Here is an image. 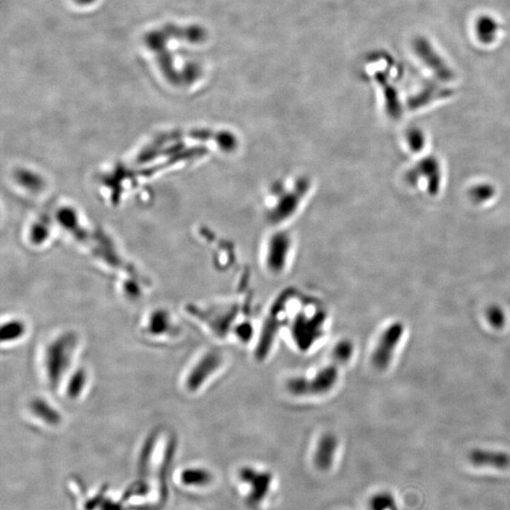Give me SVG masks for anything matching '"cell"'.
I'll return each instance as SVG.
<instances>
[{
    "label": "cell",
    "mask_w": 510,
    "mask_h": 510,
    "mask_svg": "<svg viewBox=\"0 0 510 510\" xmlns=\"http://www.w3.org/2000/svg\"><path fill=\"white\" fill-rule=\"evenodd\" d=\"M501 26L498 20L492 14H480L475 19L474 32L475 38L483 46H491L498 38Z\"/></svg>",
    "instance_id": "7c38bea8"
},
{
    "label": "cell",
    "mask_w": 510,
    "mask_h": 510,
    "mask_svg": "<svg viewBox=\"0 0 510 510\" xmlns=\"http://www.w3.org/2000/svg\"><path fill=\"white\" fill-rule=\"evenodd\" d=\"M139 331L144 337L153 342L173 340L178 331L174 315L163 307L153 308L142 318Z\"/></svg>",
    "instance_id": "3957f363"
},
{
    "label": "cell",
    "mask_w": 510,
    "mask_h": 510,
    "mask_svg": "<svg viewBox=\"0 0 510 510\" xmlns=\"http://www.w3.org/2000/svg\"><path fill=\"white\" fill-rule=\"evenodd\" d=\"M222 364L223 357L221 353L216 350H209L203 353L186 373L183 387L186 392L194 393L203 389L204 385L216 374Z\"/></svg>",
    "instance_id": "277c9868"
},
{
    "label": "cell",
    "mask_w": 510,
    "mask_h": 510,
    "mask_svg": "<svg viewBox=\"0 0 510 510\" xmlns=\"http://www.w3.org/2000/svg\"><path fill=\"white\" fill-rule=\"evenodd\" d=\"M238 479L248 487L246 501L248 507L260 506L272 487L273 474L268 471H261L255 467L244 466L240 468L238 474Z\"/></svg>",
    "instance_id": "8992f818"
},
{
    "label": "cell",
    "mask_w": 510,
    "mask_h": 510,
    "mask_svg": "<svg viewBox=\"0 0 510 510\" xmlns=\"http://www.w3.org/2000/svg\"><path fill=\"white\" fill-rule=\"evenodd\" d=\"M75 1L78 2V3L79 4L86 5L91 3V2L94 1V0H75Z\"/></svg>",
    "instance_id": "ac0fdd59"
},
{
    "label": "cell",
    "mask_w": 510,
    "mask_h": 510,
    "mask_svg": "<svg viewBox=\"0 0 510 510\" xmlns=\"http://www.w3.org/2000/svg\"><path fill=\"white\" fill-rule=\"evenodd\" d=\"M185 480L188 484L194 486H205L212 480V475L206 470L196 468L189 469L185 472Z\"/></svg>",
    "instance_id": "2e32d148"
},
{
    "label": "cell",
    "mask_w": 510,
    "mask_h": 510,
    "mask_svg": "<svg viewBox=\"0 0 510 510\" xmlns=\"http://www.w3.org/2000/svg\"><path fill=\"white\" fill-rule=\"evenodd\" d=\"M487 320L495 329H502L507 322L506 314L500 306L492 305L487 308Z\"/></svg>",
    "instance_id": "e0dca14e"
},
{
    "label": "cell",
    "mask_w": 510,
    "mask_h": 510,
    "mask_svg": "<svg viewBox=\"0 0 510 510\" xmlns=\"http://www.w3.org/2000/svg\"><path fill=\"white\" fill-rule=\"evenodd\" d=\"M338 450V439L332 433H326L316 444L313 461L318 471L328 472L335 463Z\"/></svg>",
    "instance_id": "9c48e42d"
},
{
    "label": "cell",
    "mask_w": 510,
    "mask_h": 510,
    "mask_svg": "<svg viewBox=\"0 0 510 510\" xmlns=\"http://www.w3.org/2000/svg\"><path fill=\"white\" fill-rule=\"evenodd\" d=\"M79 335L63 331L47 338L40 352V370L47 387L60 390L68 373L76 366Z\"/></svg>",
    "instance_id": "6da1fadb"
},
{
    "label": "cell",
    "mask_w": 510,
    "mask_h": 510,
    "mask_svg": "<svg viewBox=\"0 0 510 510\" xmlns=\"http://www.w3.org/2000/svg\"><path fill=\"white\" fill-rule=\"evenodd\" d=\"M470 461L475 466L506 470L510 467V455L505 452L475 449L470 452Z\"/></svg>",
    "instance_id": "4fadbf2b"
},
{
    "label": "cell",
    "mask_w": 510,
    "mask_h": 510,
    "mask_svg": "<svg viewBox=\"0 0 510 510\" xmlns=\"http://www.w3.org/2000/svg\"><path fill=\"white\" fill-rule=\"evenodd\" d=\"M89 383H90V375H89L88 370L86 367L76 365L64 379L60 390L63 392L64 396L67 400L76 402V400L81 399L84 396L86 390L88 389Z\"/></svg>",
    "instance_id": "30bf717a"
},
{
    "label": "cell",
    "mask_w": 510,
    "mask_h": 510,
    "mask_svg": "<svg viewBox=\"0 0 510 510\" xmlns=\"http://www.w3.org/2000/svg\"><path fill=\"white\" fill-rule=\"evenodd\" d=\"M27 411L32 420L38 424L57 426L63 422V414L51 400L43 397H34L27 405Z\"/></svg>",
    "instance_id": "ba28073f"
},
{
    "label": "cell",
    "mask_w": 510,
    "mask_h": 510,
    "mask_svg": "<svg viewBox=\"0 0 510 510\" xmlns=\"http://www.w3.org/2000/svg\"><path fill=\"white\" fill-rule=\"evenodd\" d=\"M405 333V325L402 322H393L383 332L372 355L373 367L378 370L389 368Z\"/></svg>",
    "instance_id": "52a82bcc"
},
{
    "label": "cell",
    "mask_w": 510,
    "mask_h": 510,
    "mask_svg": "<svg viewBox=\"0 0 510 510\" xmlns=\"http://www.w3.org/2000/svg\"><path fill=\"white\" fill-rule=\"evenodd\" d=\"M370 510H398L394 496L390 492H378L368 502Z\"/></svg>",
    "instance_id": "9a60e30c"
},
{
    "label": "cell",
    "mask_w": 510,
    "mask_h": 510,
    "mask_svg": "<svg viewBox=\"0 0 510 510\" xmlns=\"http://www.w3.org/2000/svg\"><path fill=\"white\" fill-rule=\"evenodd\" d=\"M29 324L23 318L9 316L1 324V344L12 346L23 342L29 334Z\"/></svg>",
    "instance_id": "8fae6325"
},
{
    "label": "cell",
    "mask_w": 510,
    "mask_h": 510,
    "mask_svg": "<svg viewBox=\"0 0 510 510\" xmlns=\"http://www.w3.org/2000/svg\"><path fill=\"white\" fill-rule=\"evenodd\" d=\"M355 350V345L350 340H340L333 349V358L337 364H347L352 360Z\"/></svg>",
    "instance_id": "5bb4252c"
},
{
    "label": "cell",
    "mask_w": 510,
    "mask_h": 510,
    "mask_svg": "<svg viewBox=\"0 0 510 510\" xmlns=\"http://www.w3.org/2000/svg\"><path fill=\"white\" fill-rule=\"evenodd\" d=\"M412 51L418 60L442 81L454 78V71L427 37L417 36L411 42Z\"/></svg>",
    "instance_id": "5b68a950"
},
{
    "label": "cell",
    "mask_w": 510,
    "mask_h": 510,
    "mask_svg": "<svg viewBox=\"0 0 510 510\" xmlns=\"http://www.w3.org/2000/svg\"><path fill=\"white\" fill-rule=\"evenodd\" d=\"M340 380L337 365L322 368L313 377H295L288 379L287 390L296 397L322 396L335 389Z\"/></svg>",
    "instance_id": "7a4b0ae2"
}]
</instances>
